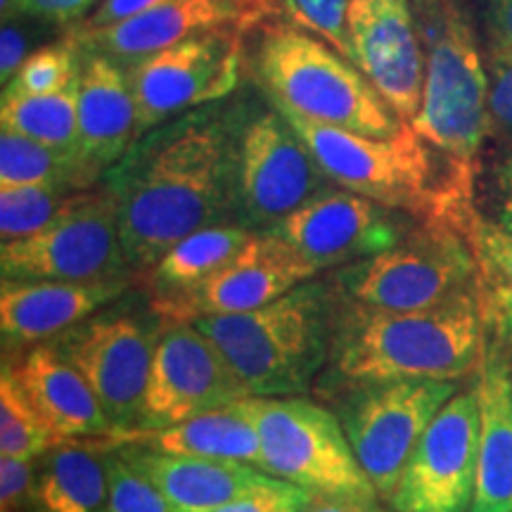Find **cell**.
<instances>
[{"mask_svg":"<svg viewBox=\"0 0 512 512\" xmlns=\"http://www.w3.org/2000/svg\"><path fill=\"white\" fill-rule=\"evenodd\" d=\"M240 121L242 110L216 102L181 114L138 138L102 176L138 280L195 230L235 223Z\"/></svg>","mask_w":512,"mask_h":512,"instance_id":"6da1fadb","label":"cell"},{"mask_svg":"<svg viewBox=\"0 0 512 512\" xmlns=\"http://www.w3.org/2000/svg\"><path fill=\"white\" fill-rule=\"evenodd\" d=\"M482 290L425 311H380L335 294L328 373L344 387L384 380H463L486 344Z\"/></svg>","mask_w":512,"mask_h":512,"instance_id":"7a4b0ae2","label":"cell"},{"mask_svg":"<svg viewBox=\"0 0 512 512\" xmlns=\"http://www.w3.org/2000/svg\"><path fill=\"white\" fill-rule=\"evenodd\" d=\"M332 304L330 280L311 278L259 309L190 323L223 351L252 396H302L328 366Z\"/></svg>","mask_w":512,"mask_h":512,"instance_id":"3957f363","label":"cell"},{"mask_svg":"<svg viewBox=\"0 0 512 512\" xmlns=\"http://www.w3.org/2000/svg\"><path fill=\"white\" fill-rule=\"evenodd\" d=\"M425 50L422 105L411 126L458 174L477 178L489 133V74L463 0H413Z\"/></svg>","mask_w":512,"mask_h":512,"instance_id":"277c9868","label":"cell"},{"mask_svg":"<svg viewBox=\"0 0 512 512\" xmlns=\"http://www.w3.org/2000/svg\"><path fill=\"white\" fill-rule=\"evenodd\" d=\"M254 64L261 91L280 110L370 138H392L406 124L354 62L290 22L261 29Z\"/></svg>","mask_w":512,"mask_h":512,"instance_id":"5b68a950","label":"cell"},{"mask_svg":"<svg viewBox=\"0 0 512 512\" xmlns=\"http://www.w3.org/2000/svg\"><path fill=\"white\" fill-rule=\"evenodd\" d=\"M332 292L380 311H425L482 290V268L463 230L415 221L387 252L337 268Z\"/></svg>","mask_w":512,"mask_h":512,"instance_id":"8992f818","label":"cell"},{"mask_svg":"<svg viewBox=\"0 0 512 512\" xmlns=\"http://www.w3.org/2000/svg\"><path fill=\"white\" fill-rule=\"evenodd\" d=\"M261 437L259 467L316 496L380 505L375 484L356 460L337 413L306 396L242 399Z\"/></svg>","mask_w":512,"mask_h":512,"instance_id":"52a82bcc","label":"cell"},{"mask_svg":"<svg viewBox=\"0 0 512 512\" xmlns=\"http://www.w3.org/2000/svg\"><path fill=\"white\" fill-rule=\"evenodd\" d=\"M164 328L166 320L152 309L150 299L143 304L136 297H119L50 339L98 396L117 439L143 425L152 358Z\"/></svg>","mask_w":512,"mask_h":512,"instance_id":"ba28073f","label":"cell"},{"mask_svg":"<svg viewBox=\"0 0 512 512\" xmlns=\"http://www.w3.org/2000/svg\"><path fill=\"white\" fill-rule=\"evenodd\" d=\"M335 188L278 107L242 112L235 157V223L254 233Z\"/></svg>","mask_w":512,"mask_h":512,"instance_id":"9c48e42d","label":"cell"},{"mask_svg":"<svg viewBox=\"0 0 512 512\" xmlns=\"http://www.w3.org/2000/svg\"><path fill=\"white\" fill-rule=\"evenodd\" d=\"M458 392V380H384L344 389L337 418L384 503L392 501L422 434Z\"/></svg>","mask_w":512,"mask_h":512,"instance_id":"30bf717a","label":"cell"},{"mask_svg":"<svg viewBox=\"0 0 512 512\" xmlns=\"http://www.w3.org/2000/svg\"><path fill=\"white\" fill-rule=\"evenodd\" d=\"M3 280H105L138 278L119 235L117 200L105 185L79 190L55 219L29 238L3 242Z\"/></svg>","mask_w":512,"mask_h":512,"instance_id":"8fae6325","label":"cell"},{"mask_svg":"<svg viewBox=\"0 0 512 512\" xmlns=\"http://www.w3.org/2000/svg\"><path fill=\"white\" fill-rule=\"evenodd\" d=\"M245 31L211 29L124 64L138 110V138L238 88Z\"/></svg>","mask_w":512,"mask_h":512,"instance_id":"7c38bea8","label":"cell"},{"mask_svg":"<svg viewBox=\"0 0 512 512\" xmlns=\"http://www.w3.org/2000/svg\"><path fill=\"white\" fill-rule=\"evenodd\" d=\"M252 396L223 351L192 323H166L152 358L138 432L181 425ZM136 434V432H133ZM124 439V437H121Z\"/></svg>","mask_w":512,"mask_h":512,"instance_id":"4fadbf2b","label":"cell"},{"mask_svg":"<svg viewBox=\"0 0 512 512\" xmlns=\"http://www.w3.org/2000/svg\"><path fill=\"white\" fill-rule=\"evenodd\" d=\"M477 384L446 403L408 458L392 501L394 512H470L477 486Z\"/></svg>","mask_w":512,"mask_h":512,"instance_id":"5bb4252c","label":"cell"},{"mask_svg":"<svg viewBox=\"0 0 512 512\" xmlns=\"http://www.w3.org/2000/svg\"><path fill=\"white\" fill-rule=\"evenodd\" d=\"M415 216L370 197L332 188L287 216L268 233L297 249L316 273L387 252L415 226Z\"/></svg>","mask_w":512,"mask_h":512,"instance_id":"9a60e30c","label":"cell"},{"mask_svg":"<svg viewBox=\"0 0 512 512\" xmlns=\"http://www.w3.org/2000/svg\"><path fill=\"white\" fill-rule=\"evenodd\" d=\"M316 275V268L283 238L256 233L235 259L195 290L169 299H147L166 323H190L202 316L259 309Z\"/></svg>","mask_w":512,"mask_h":512,"instance_id":"2e32d148","label":"cell"},{"mask_svg":"<svg viewBox=\"0 0 512 512\" xmlns=\"http://www.w3.org/2000/svg\"><path fill=\"white\" fill-rule=\"evenodd\" d=\"M354 64L368 76L396 117H418L425 88V50L413 0H351Z\"/></svg>","mask_w":512,"mask_h":512,"instance_id":"e0dca14e","label":"cell"},{"mask_svg":"<svg viewBox=\"0 0 512 512\" xmlns=\"http://www.w3.org/2000/svg\"><path fill=\"white\" fill-rule=\"evenodd\" d=\"M280 22L275 0H166L157 8L95 31H69L83 50L131 64L183 38L211 29L256 27Z\"/></svg>","mask_w":512,"mask_h":512,"instance_id":"ac0fdd59","label":"cell"},{"mask_svg":"<svg viewBox=\"0 0 512 512\" xmlns=\"http://www.w3.org/2000/svg\"><path fill=\"white\" fill-rule=\"evenodd\" d=\"M138 278L105 280H3L0 335L5 356L22 354L72 330L133 290Z\"/></svg>","mask_w":512,"mask_h":512,"instance_id":"d6986e66","label":"cell"},{"mask_svg":"<svg viewBox=\"0 0 512 512\" xmlns=\"http://www.w3.org/2000/svg\"><path fill=\"white\" fill-rule=\"evenodd\" d=\"M83 50V48H81ZM138 140V110L126 67L83 50L79 72V162L93 183Z\"/></svg>","mask_w":512,"mask_h":512,"instance_id":"ffe728a7","label":"cell"},{"mask_svg":"<svg viewBox=\"0 0 512 512\" xmlns=\"http://www.w3.org/2000/svg\"><path fill=\"white\" fill-rule=\"evenodd\" d=\"M3 368L60 441L114 437L98 396L53 342L5 358Z\"/></svg>","mask_w":512,"mask_h":512,"instance_id":"44dd1931","label":"cell"},{"mask_svg":"<svg viewBox=\"0 0 512 512\" xmlns=\"http://www.w3.org/2000/svg\"><path fill=\"white\" fill-rule=\"evenodd\" d=\"M112 444L140 475H145L169 498L178 512H214L275 479L261 467L238 460L181 456L136 441H114V437Z\"/></svg>","mask_w":512,"mask_h":512,"instance_id":"7402d4cb","label":"cell"},{"mask_svg":"<svg viewBox=\"0 0 512 512\" xmlns=\"http://www.w3.org/2000/svg\"><path fill=\"white\" fill-rule=\"evenodd\" d=\"M477 373L479 456L470 512H512V356L496 332Z\"/></svg>","mask_w":512,"mask_h":512,"instance_id":"603a6c76","label":"cell"},{"mask_svg":"<svg viewBox=\"0 0 512 512\" xmlns=\"http://www.w3.org/2000/svg\"><path fill=\"white\" fill-rule=\"evenodd\" d=\"M34 512H110L107 444L69 439L38 456Z\"/></svg>","mask_w":512,"mask_h":512,"instance_id":"cb8c5ba5","label":"cell"},{"mask_svg":"<svg viewBox=\"0 0 512 512\" xmlns=\"http://www.w3.org/2000/svg\"><path fill=\"white\" fill-rule=\"evenodd\" d=\"M114 441H136V444L181 453V456L238 460V463L256 467L261 463L259 430H256L252 415L247 413L242 401L219 408V411L195 415V418L185 420L181 425L152 432H136L124 439L114 437Z\"/></svg>","mask_w":512,"mask_h":512,"instance_id":"d4e9b609","label":"cell"},{"mask_svg":"<svg viewBox=\"0 0 512 512\" xmlns=\"http://www.w3.org/2000/svg\"><path fill=\"white\" fill-rule=\"evenodd\" d=\"M254 235V230L240 223H216L195 230L188 238L176 242L150 271L140 275V285H145L150 299H169L195 290L221 271L230 259H235Z\"/></svg>","mask_w":512,"mask_h":512,"instance_id":"484cf974","label":"cell"},{"mask_svg":"<svg viewBox=\"0 0 512 512\" xmlns=\"http://www.w3.org/2000/svg\"><path fill=\"white\" fill-rule=\"evenodd\" d=\"M0 126L79 159V79L50 95H3Z\"/></svg>","mask_w":512,"mask_h":512,"instance_id":"4316f807","label":"cell"},{"mask_svg":"<svg viewBox=\"0 0 512 512\" xmlns=\"http://www.w3.org/2000/svg\"><path fill=\"white\" fill-rule=\"evenodd\" d=\"M27 183H57L72 190L93 188L81 162L15 131L0 133V188Z\"/></svg>","mask_w":512,"mask_h":512,"instance_id":"83f0119b","label":"cell"},{"mask_svg":"<svg viewBox=\"0 0 512 512\" xmlns=\"http://www.w3.org/2000/svg\"><path fill=\"white\" fill-rule=\"evenodd\" d=\"M60 439L48 430L41 415L17 387L15 377L3 368L0 377V456L38 458Z\"/></svg>","mask_w":512,"mask_h":512,"instance_id":"f1b7e54d","label":"cell"},{"mask_svg":"<svg viewBox=\"0 0 512 512\" xmlns=\"http://www.w3.org/2000/svg\"><path fill=\"white\" fill-rule=\"evenodd\" d=\"M72 188L57 183H27L0 188V240L12 242L29 238L48 226L64 202L74 195Z\"/></svg>","mask_w":512,"mask_h":512,"instance_id":"f546056e","label":"cell"},{"mask_svg":"<svg viewBox=\"0 0 512 512\" xmlns=\"http://www.w3.org/2000/svg\"><path fill=\"white\" fill-rule=\"evenodd\" d=\"M83 50L72 36L31 53L3 88V95H50L79 79Z\"/></svg>","mask_w":512,"mask_h":512,"instance_id":"4dcf8cb0","label":"cell"},{"mask_svg":"<svg viewBox=\"0 0 512 512\" xmlns=\"http://www.w3.org/2000/svg\"><path fill=\"white\" fill-rule=\"evenodd\" d=\"M280 22L318 36L328 46L354 62V46L349 31L351 0H275Z\"/></svg>","mask_w":512,"mask_h":512,"instance_id":"1f68e13d","label":"cell"},{"mask_svg":"<svg viewBox=\"0 0 512 512\" xmlns=\"http://www.w3.org/2000/svg\"><path fill=\"white\" fill-rule=\"evenodd\" d=\"M107 475H110V512H178L162 491L107 444Z\"/></svg>","mask_w":512,"mask_h":512,"instance_id":"d6a6232c","label":"cell"},{"mask_svg":"<svg viewBox=\"0 0 512 512\" xmlns=\"http://www.w3.org/2000/svg\"><path fill=\"white\" fill-rule=\"evenodd\" d=\"M467 240L482 268V290L512 292V233L477 214L467 228Z\"/></svg>","mask_w":512,"mask_h":512,"instance_id":"836d02e7","label":"cell"},{"mask_svg":"<svg viewBox=\"0 0 512 512\" xmlns=\"http://www.w3.org/2000/svg\"><path fill=\"white\" fill-rule=\"evenodd\" d=\"M316 494L275 477L271 484L247 491L214 512H304Z\"/></svg>","mask_w":512,"mask_h":512,"instance_id":"e575fe53","label":"cell"},{"mask_svg":"<svg viewBox=\"0 0 512 512\" xmlns=\"http://www.w3.org/2000/svg\"><path fill=\"white\" fill-rule=\"evenodd\" d=\"M486 74H489L491 121L512 133V43L491 36Z\"/></svg>","mask_w":512,"mask_h":512,"instance_id":"d590c367","label":"cell"},{"mask_svg":"<svg viewBox=\"0 0 512 512\" xmlns=\"http://www.w3.org/2000/svg\"><path fill=\"white\" fill-rule=\"evenodd\" d=\"M38 491V458L0 456V508L34 512Z\"/></svg>","mask_w":512,"mask_h":512,"instance_id":"8d00e7d4","label":"cell"},{"mask_svg":"<svg viewBox=\"0 0 512 512\" xmlns=\"http://www.w3.org/2000/svg\"><path fill=\"white\" fill-rule=\"evenodd\" d=\"M162 3H166V0H100L98 8L88 12L76 27H72V31H95L112 27V24L136 17L140 12L157 8Z\"/></svg>","mask_w":512,"mask_h":512,"instance_id":"74e56055","label":"cell"},{"mask_svg":"<svg viewBox=\"0 0 512 512\" xmlns=\"http://www.w3.org/2000/svg\"><path fill=\"white\" fill-rule=\"evenodd\" d=\"M29 53V34L15 22V17H5L3 34H0V81L3 88L19 72Z\"/></svg>","mask_w":512,"mask_h":512,"instance_id":"f35d334b","label":"cell"},{"mask_svg":"<svg viewBox=\"0 0 512 512\" xmlns=\"http://www.w3.org/2000/svg\"><path fill=\"white\" fill-rule=\"evenodd\" d=\"M486 325L494 328L496 335L505 339V344H512V292L482 290Z\"/></svg>","mask_w":512,"mask_h":512,"instance_id":"ab89813d","label":"cell"},{"mask_svg":"<svg viewBox=\"0 0 512 512\" xmlns=\"http://www.w3.org/2000/svg\"><path fill=\"white\" fill-rule=\"evenodd\" d=\"M491 36L512 43V0H489Z\"/></svg>","mask_w":512,"mask_h":512,"instance_id":"60d3db41","label":"cell"},{"mask_svg":"<svg viewBox=\"0 0 512 512\" xmlns=\"http://www.w3.org/2000/svg\"><path fill=\"white\" fill-rule=\"evenodd\" d=\"M501 204H498V226H503L508 233H512V152L505 159L501 169Z\"/></svg>","mask_w":512,"mask_h":512,"instance_id":"b9f144b4","label":"cell"},{"mask_svg":"<svg viewBox=\"0 0 512 512\" xmlns=\"http://www.w3.org/2000/svg\"><path fill=\"white\" fill-rule=\"evenodd\" d=\"M304 512H387V510L382 508V503L380 505H361V503L337 501V498L316 496Z\"/></svg>","mask_w":512,"mask_h":512,"instance_id":"7bdbcfd3","label":"cell"}]
</instances>
